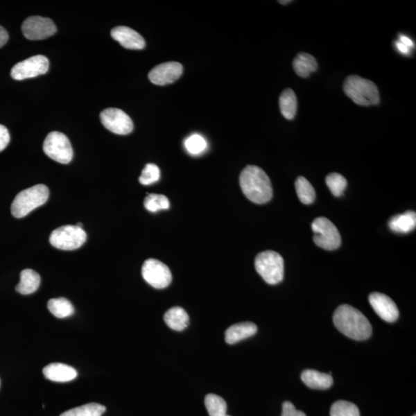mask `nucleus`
<instances>
[{"instance_id":"nucleus-36","label":"nucleus","mask_w":416,"mask_h":416,"mask_svg":"<svg viewBox=\"0 0 416 416\" xmlns=\"http://www.w3.org/2000/svg\"><path fill=\"white\" fill-rule=\"evenodd\" d=\"M399 41L408 48H412L414 45L413 42L408 37L405 36V35H400Z\"/></svg>"},{"instance_id":"nucleus-1","label":"nucleus","mask_w":416,"mask_h":416,"mask_svg":"<svg viewBox=\"0 0 416 416\" xmlns=\"http://www.w3.org/2000/svg\"><path fill=\"white\" fill-rule=\"evenodd\" d=\"M333 322L339 331L357 341H363L372 336L370 321L362 312L351 305H340L333 315Z\"/></svg>"},{"instance_id":"nucleus-7","label":"nucleus","mask_w":416,"mask_h":416,"mask_svg":"<svg viewBox=\"0 0 416 416\" xmlns=\"http://www.w3.org/2000/svg\"><path fill=\"white\" fill-rule=\"evenodd\" d=\"M45 154L53 161L67 164L72 161L73 150L68 137L58 131L51 132L44 143Z\"/></svg>"},{"instance_id":"nucleus-30","label":"nucleus","mask_w":416,"mask_h":416,"mask_svg":"<svg viewBox=\"0 0 416 416\" xmlns=\"http://www.w3.org/2000/svg\"><path fill=\"white\" fill-rule=\"evenodd\" d=\"M184 147L190 155L197 156L202 154L207 150V143L202 136L193 134L186 139Z\"/></svg>"},{"instance_id":"nucleus-4","label":"nucleus","mask_w":416,"mask_h":416,"mask_svg":"<svg viewBox=\"0 0 416 416\" xmlns=\"http://www.w3.org/2000/svg\"><path fill=\"white\" fill-rule=\"evenodd\" d=\"M48 187L44 184H37L30 187L17 194L11 205L13 217L22 218L36 208L44 205L49 198Z\"/></svg>"},{"instance_id":"nucleus-34","label":"nucleus","mask_w":416,"mask_h":416,"mask_svg":"<svg viewBox=\"0 0 416 416\" xmlns=\"http://www.w3.org/2000/svg\"><path fill=\"white\" fill-rule=\"evenodd\" d=\"M10 141V135L9 130L0 124V152L3 151Z\"/></svg>"},{"instance_id":"nucleus-14","label":"nucleus","mask_w":416,"mask_h":416,"mask_svg":"<svg viewBox=\"0 0 416 416\" xmlns=\"http://www.w3.org/2000/svg\"><path fill=\"white\" fill-rule=\"evenodd\" d=\"M370 303L374 311L383 320L388 322H394L397 320L399 311L397 304L390 297L384 294L374 293L370 295Z\"/></svg>"},{"instance_id":"nucleus-40","label":"nucleus","mask_w":416,"mask_h":416,"mask_svg":"<svg viewBox=\"0 0 416 416\" xmlns=\"http://www.w3.org/2000/svg\"><path fill=\"white\" fill-rule=\"evenodd\" d=\"M413 416H415V415H414Z\"/></svg>"},{"instance_id":"nucleus-12","label":"nucleus","mask_w":416,"mask_h":416,"mask_svg":"<svg viewBox=\"0 0 416 416\" xmlns=\"http://www.w3.org/2000/svg\"><path fill=\"white\" fill-rule=\"evenodd\" d=\"M22 31L28 40H41L52 37L57 32V26L51 19L33 16L25 19Z\"/></svg>"},{"instance_id":"nucleus-11","label":"nucleus","mask_w":416,"mask_h":416,"mask_svg":"<svg viewBox=\"0 0 416 416\" xmlns=\"http://www.w3.org/2000/svg\"><path fill=\"white\" fill-rule=\"evenodd\" d=\"M101 121L104 127L116 135H127L134 130L131 118L118 108H107L102 111Z\"/></svg>"},{"instance_id":"nucleus-31","label":"nucleus","mask_w":416,"mask_h":416,"mask_svg":"<svg viewBox=\"0 0 416 416\" xmlns=\"http://www.w3.org/2000/svg\"><path fill=\"white\" fill-rule=\"evenodd\" d=\"M326 184L333 196L340 197L343 196L347 187V180L340 173H332L326 177Z\"/></svg>"},{"instance_id":"nucleus-32","label":"nucleus","mask_w":416,"mask_h":416,"mask_svg":"<svg viewBox=\"0 0 416 416\" xmlns=\"http://www.w3.org/2000/svg\"><path fill=\"white\" fill-rule=\"evenodd\" d=\"M161 177V171L155 164H148L142 171L139 182L143 185L154 184Z\"/></svg>"},{"instance_id":"nucleus-16","label":"nucleus","mask_w":416,"mask_h":416,"mask_svg":"<svg viewBox=\"0 0 416 416\" xmlns=\"http://www.w3.org/2000/svg\"><path fill=\"white\" fill-rule=\"evenodd\" d=\"M43 372L46 379L55 383H67L78 377V372L74 367L62 363L48 365Z\"/></svg>"},{"instance_id":"nucleus-3","label":"nucleus","mask_w":416,"mask_h":416,"mask_svg":"<svg viewBox=\"0 0 416 416\" xmlns=\"http://www.w3.org/2000/svg\"><path fill=\"white\" fill-rule=\"evenodd\" d=\"M344 92L360 106L377 105L380 102L378 87L370 80L359 76H348L344 83Z\"/></svg>"},{"instance_id":"nucleus-6","label":"nucleus","mask_w":416,"mask_h":416,"mask_svg":"<svg viewBox=\"0 0 416 416\" xmlns=\"http://www.w3.org/2000/svg\"><path fill=\"white\" fill-rule=\"evenodd\" d=\"M86 241V232L78 225L62 226L55 229L50 236L51 245L65 251L80 248Z\"/></svg>"},{"instance_id":"nucleus-27","label":"nucleus","mask_w":416,"mask_h":416,"mask_svg":"<svg viewBox=\"0 0 416 416\" xmlns=\"http://www.w3.org/2000/svg\"><path fill=\"white\" fill-rule=\"evenodd\" d=\"M106 407L97 404H89L62 413L60 416H102Z\"/></svg>"},{"instance_id":"nucleus-20","label":"nucleus","mask_w":416,"mask_h":416,"mask_svg":"<svg viewBox=\"0 0 416 416\" xmlns=\"http://www.w3.org/2000/svg\"><path fill=\"white\" fill-rule=\"evenodd\" d=\"M40 276L32 269H25L20 273V281L16 287L19 294L31 295L37 291L40 284Z\"/></svg>"},{"instance_id":"nucleus-13","label":"nucleus","mask_w":416,"mask_h":416,"mask_svg":"<svg viewBox=\"0 0 416 416\" xmlns=\"http://www.w3.org/2000/svg\"><path fill=\"white\" fill-rule=\"evenodd\" d=\"M183 73V66L177 62H168L153 68L148 78L155 85L164 86L175 82Z\"/></svg>"},{"instance_id":"nucleus-37","label":"nucleus","mask_w":416,"mask_h":416,"mask_svg":"<svg viewBox=\"0 0 416 416\" xmlns=\"http://www.w3.org/2000/svg\"><path fill=\"white\" fill-rule=\"evenodd\" d=\"M395 46H397V48L398 49L399 51L401 53L408 54L409 51H410V48H408L404 44L400 43L399 40L395 42Z\"/></svg>"},{"instance_id":"nucleus-8","label":"nucleus","mask_w":416,"mask_h":416,"mask_svg":"<svg viewBox=\"0 0 416 416\" xmlns=\"http://www.w3.org/2000/svg\"><path fill=\"white\" fill-rule=\"evenodd\" d=\"M315 244L328 251H333L341 245V235L332 222L326 218H318L311 225Z\"/></svg>"},{"instance_id":"nucleus-38","label":"nucleus","mask_w":416,"mask_h":416,"mask_svg":"<svg viewBox=\"0 0 416 416\" xmlns=\"http://www.w3.org/2000/svg\"><path fill=\"white\" fill-rule=\"evenodd\" d=\"M291 1H289V0H288V1H279V3L283 4V5H286L288 4L289 3H291Z\"/></svg>"},{"instance_id":"nucleus-21","label":"nucleus","mask_w":416,"mask_h":416,"mask_svg":"<svg viewBox=\"0 0 416 416\" xmlns=\"http://www.w3.org/2000/svg\"><path fill=\"white\" fill-rule=\"evenodd\" d=\"M164 322L173 330L180 331L184 330L189 323V316L186 311L176 306L170 309L166 312Z\"/></svg>"},{"instance_id":"nucleus-10","label":"nucleus","mask_w":416,"mask_h":416,"mask_svg":"<svg viewBox=\"0 0 416 416\" xmlns=\"http://www.w3.org/2000/svg\"><path fill=\"white\" fill-rule=\"evenodd\" d=\"M49 66L50 62L45 55H33L14 66L12 68L11 76L16 80L36 78L45 74L48 71Z\"/></svg>"},{"instance_id":"nucleus-39","label":"nucleus","mask_w":416,"mask_h":416,"mask_svg":"<svg viewBox=\"0 0 416 416\" xmlns=\"http://www.w3.org/2000/svg\"><path fill=\"white\" fill-rule=\"evenodd\" d=\"M225 416H230V415H226Z\"/></svg>"},{"instance_id":"nucleus-23","label":"nucleus","mask_w":416,"mask_h":416,"mask_svg":"<svg viewBox=\"0 0 416 416\" xmlns=\"http://www.w3.org/2000/svg\"><path fill=\"white\" fill-rule=\"evenodd\" d=\"M279 106L282 116L287 120H293L297 107V97L291 89H284L279 98Z\"/></svg>"},{"instance_id":"nucleus-19","label":"nucleus","mask_w":416,"mask_h":416,"mask_svg":"<svg viewBox=\"0 0 416 416\" xmlns=\"http://www.w3.org/2000/svg\"><path fill=\"white\" fill-rule=\"evenodd\" d=\"M388 226L395 233L407 234L414 230L416 226V214L414 211H406L392 218Z\"/></svg>"},{"instance_id":"nucleus-17","label":"nucleus","mask_w":416,"mask_h":416,"mask_svg":"<svg viewBox=\"0 0 416 416\" xmlns=\"http://www.w3.org/2000/svg\"><path fill=\"white\" fill-rule=\"evenodd\" d=\"M258 327L253 322H241L228 328L225 332V341L229 345H234L242 340L252 337L256 334Z\"/></svg>"},{"instance_id":"nucleus-33","label":"nucleus","mask_w":416,"mask_h":416,"mask_svg":"<svg viewBox=\"0 0 416 416\" xmlns=\"http://www.w3.org/2000/svg\"><path fill=\"white\" fill-rule=\"evenodd\" d=\"M281 416H306L303 412L297 410L290 401L284 402Z\"/></svg>"},{"instance_id":"nucleus-2","label":"nucleus","mask_w":416,"mask_h":416,"mask_svg":"<svg viewBox=\"0 0 416 416\" xmlns=\"http://www.w3.org/2000/svg\"><path fill=\"white\" fill-rule=\"evenodd\" d=\"M240 185L246 198L255 204H266L272 198V183L259 166H246L241 173Z\"/></svg>"},{"instance_id":"nucleus-28","label":"nucleus","mask_w":416,"mask_h":416,"mask_svg":"<svg viewBox=\"0 0 416 416\" xmlns=\"http://www.w3.org/2000/svg\"><path fill=\"white\" fill-rule=\"evenodd\" d=\"M144 207L150 212L155 213L168 209L170 202L163 194L150 193L144 199Z\"/></svg>"},{"instance_id":"nucleus-25","label":"nucleus","mask_w":416,"mask_h":416,"mask_svg":"<svg viewBox=\"0 0 416 416\" xmlns=\"http://www.w3.org/2000/svg\"><path fill=\"white\" fill-rule=\"evenodd\" d=\"M295 189L298 198L304 205H311L315 199V191L309 180L304 177H297L295 182Z\"/></svg>"},{"instance_id":"nucleus-24","label":"nucleus","mask_w":416,"mask_h":416,"mask_svg":"<svg viewBox=\"0 0 416 416\" xmlns=\"http://www.w3.org/2000/svg\"><path fill=\"white\" fill-rule=\"evenodd\" d=\"M47 307L51 314L58 318H65L74 313L73 304L64 297L53 298L48 302Z\"/></svg>"},{"instance_id":"nucleus-18","label":"nucleus","mask_w":416,"mask_h":416,"mask_svg":"<svg viewBox=\"0 0 416 416\" xmlns=\"http://www.w3.org/2000/svg\"><path fill=\"white\" fill-rule=\"evenodd\" d=\"M301 378L305 385L313 390H328L333 385V378L330 374L313 370H304Z\"/></svg>"},{"instance_id":"nucleus-22","label":"nucleus","mask_w":416,"mask_h":416,"mask_svg":"<svg viewBox=\"0 0 416 416\" xmlns=\"http://www.w3.org/2000/svg\"><path fill=\"white\" fill-rule=\"evenodd\" d=\"M295 72L301 78H306L318 69V62L313 55L307 53H298L294 61Z\"/></svg>"},{"instance_id":"nucleus-26","label":"nucleus","mask_w":416,"mask_h":416,"mask_svg":"<svg viewBox=\"0 0 416 416\" xmlns=\"http://www.w3.org/2000/svg\"><path fill=\"white\" fill-rule=\"evenodd\" d=\"M205 404L210 416H225L227 415V406L223 398L215 394L206 395Z\"/></svg>"},{"instance_id":"nucleus-5","label":"nucleus","mask_w":416,"mask_h":416,"mask_svg":"<svg viewBox=\"0 0 416 416\" xmlns=\"http://www.w3.org/2000/svg\"><path fill=\"white\" fill-rule=\"evenodd\" d=\"M255 268L269 284H277L284 279V260L280 254L274 251L260 253L255 259Z\"/></svg>"},{"instance_id":"nucleus-15","label":"nucleus","mask_w":416,"mask_h":416,"mask_svg":"<svg viewBox=\"0 0 416 416\" xmlns=\"http://www.w3.org/2000/svg\"><path fill=\"white\" fill-rule=\"evenodd\" d=\"M111 37L122 46L128 50H142L146 46L145 40L138 33L128 26H116L111 31Z\"/></svg>"},{"instance_id":"nucleus-29","label":"nucleus","mask_w":416,"mask_h":416,"mask_svg":"<svg viewBox=\"0 0 416 416\" xmlns=\"http://www.w3.org/2000/svg\"><path fill=\"white\" fill-rule=\"evenodd\" d=\"M331 416H360L359 409L356 405L345 400L335 402L331 407Z\"/></svg>"},{"instance_id":"nucleus-35","label":"nucleus","mask_w":416,"mask_h":416,"mask_svg":"<svg viewBox=\"0 0 416 416\" xmlns=\"http://www.w3.org/2000/svg\"><path fill=\"white\" fill-rule=\"evenodd\" d=\"M9 40V34L4 29V28L0 26V48H2Z\"/></svg>"},{"instance_id":"nucleus-9","label":"nucleus","mask_w":416,"mask_h":416,"mask_svg":"<svg viewBox=\"0 0 416 416\" xmlns=\"http://www.w3.org/2000/svg\"><path fill=\"white\" fill-rule=\"evenodd\" d=\"M142 276L150 286L157 289L168 287L172 281L169 268L163 262L153 259L144 263Z\"/></svg>"}]
</instances>
